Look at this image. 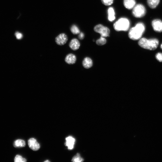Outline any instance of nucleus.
I'll list each match as a JSON object with an SVG mask.
<instances>
[{
	"instance_id": "nucleus-14",
	"label": "nucleus",
	"mask_w": 162,
	"mask_h": 162,
	"mask_svg": "<svg viewBox=\"0 0 162 162\" xmlns=\"http://www.w3.org/2000/svg\"><path fill=\"white\" fill-rule=\"evenodd\" d=\"M108 19L110 22L113 21L115 19V12L112 7H110L108 10Z\"/></svg>"
},
{
	"instance_id": "nucleus-15",
	"label": "nucleus",
	"mask_w": 162,
	"mask_h": 162,
	"mask_svg": "<svg viewBox=\"0 0 162 162\" xmlns=\"http://www.w3.org/2000/svg\"><path fill=\"white\" fill-rule=\"evenodd\" d=\"M160 0H148L147 3L149 7L154 9L156 8L160 2Z\"/></svg>"
},
{
	"instance_id": "nucleus-21",
	"label": "nucleus",
	"mask_w": 162,
	"mask_h": 162,
	"mask_svg": "<svg viewBox=\"0 0 162 162\" xmlns=\"http://www.w3.org/2000/svg\"><path fill=\"white\" fill-rule=\"evenodd\" d=\"M114 0H101L102 3L106 6H109L113 4Z\"/></svg>"
},
{
	"instance_id": "nucleus-18",
	"label": "nucleus",
	"mask_w": 162,
	"mask_h": 162,
	"mask_svg": "<svg viewBox=\"0 0 162 162\" xmlns=\"http://www.w3.org/2000/svg\"><path fill=\"white\" fill-rule=\"evenodd\" d=\"M107 42L106 40L104 37L101 36L100 38L98 39L96 41L97 45L99 46H102L105 44Z\"/></svg>"
},
{
	"instance_id": "nucleus-23",
	"label": "nucleus",
	"mask_w": 162,
	"mask_h": 162,
	"mask_svg": "<svg viewBox=\"0 0 162 162\" xmlns=\"http://www.w3.org/2000/svg\"><path fill=\"white\" fill-rule=\"evenodd\" d=\"M15 35L16 38L18 40H20L23 38V35L22 34L19 32H16L15 33Z\"/></svg>"
},
{
	"instance_id": "nucleus-25",
	"label": "nucleus",
	"mask_w": 162,
	"mask_h": 162,
	"mask_svg": "<svg viewBox=\"0 0 162 162\" xmlns=\"http://www.w3.org/2000/svg\"><path fill=\"white\" fill-rule=\"evenodd\" d=\"M44 162H50V161H49L48 160H46V161H45Z\"/></svg>"
},
{
	"instance_id": "nucleus-10",
	"label": "nucleus",
	"mask_w": 162,
	"mask_h": 162,
	"mask_svg": "<svg viewBox=\"0 0 162 162\" xmlns=\"http://www.w3.org/2000/svg\"><path fill=\"white\" fill-rule=\"evenodd\" d=\"M66 140V145L68 147V149L70 150L73 149L75 143V139L72 136H70L67 137Z\"/></svg>"
},
{
	"instance_id": "nucleus-17",
	"label": "nucleus",
	"mask_w": 162,
	"mask_h": 162,
	"mask_svg": "<svg viewBox=\"0 0 162 162\" xmlns=\"http://www.w3.org/2000/svg\"><path fill=\"white\" fill-rule=\"evenodd\" d=\"M84 159L81 157L80 154L79 153H77L73 158L72 159V161L73 162H83Z\"/></svg>"
},
{
	"instance_id": "nucleus-24",
	"label": "nucleus",
	"mask_w": 162,
	"mask_h": 162,
	"mask_svg": "<svg viewBox=\"0 0 162 162\" xmlns=\"http://www.w3.org/2000/svg\"><path fill=\"white\" fill-rule=\"evenodd\" d=\"M79 39L80 40H83L84 38V35L82 32L80 33L78 36Z\"/></svg>"
},
{
	"instance_id": "nucleus-5",
	"label": "nucleus",
	"mask_w": 162,
	"mask_h": 162,
	"mask_svg": "<svg viewBox=\"0 0 162 162\" xmlns=\"http://www.w3.org/2000/svg\"><path fill=\"white\" fill-rule=\"evenodd\" d=\"M94 30L95 32L100 34L102 37H106L109 36L110 29L102 24L97 25L94 28Z\"/></svg>"
},
{
	"instance_id": "nucleus-22",
	"label": "nucleus",
	"mask_w": 162,
	"mask_h": 162,
	"mask_svg": "<svg viewBox=\"0 0 162 162\" xmlns=\"http://www.w3.org/2000/svg\"><path fill=\"white\" fill-rule=\"evenodd\" d=\"M155 58L159 62H162V53H159L155 55Z\"/></svg>"
},
{
	"instance_id": "nucleus-19",
	"label": "nucleus",
	"mask_w": 162,
	"mask_h": 162,
	"mask_svg": "<svg viewBox=\"0 0 162 162\" xmlns=\"http://www.w3.org/2000/svg\"><path fill=\"white\" fill-rule=\"evenodd\" d=\"M71 31L72 33L74 35L78 34L80 33L79 29L75 25H73L71 27Z\"/></svg>"
},
{
	"instance_id": "nucleus-12",
	"label": "nucleus",
	"mask_w": 162,
	"mask_h": 162,
	"mask_svg": "<svg viewBox=\"0 0 162 162\" xmlns=\"http://www.w3.org/2000/svg\"><path fill=\"white\" fill-rule=\"evenodd\" d=\"M123 3L126 8L131 9L135 7L136 2L135 0H124Z\"/></svg>"
},
{
	"instance_id": "nucleus-6",
	"label": "nucleus",
	"mask_w": 162,
	"mask_h": 162,
	"mask_svg": "<svg viewBox=\"0 0 162 162\" xmlns=\"http://www.w3.org/2000/svg\"><path fill=\"white\" fill-rule=\"evenodd\" d=\"M68 40V36L65 33H61L56 37L55 42L59 46H63L66 44Z\"/></svg>"
},
{
	"instance_id": "nucleus-4",
	"label": "nucleus",
	"mask_w": 162,
	"mask_h": 162,
	"mask_svg": "<svg viewBox=\"0 0 162 162\" xmlns=\"http://www.w3.org/2000/svg\"><path fill=\"white\" fill-rule=\"evenodd\" d=\"M146 13V9L144 5L142 4L137 5L133 9L132 14L135 17H142L145 15Z\"/></svg>"
},
{
	"instance_id": "nucleus-26",
	"label": "nucleus",
	"mask_w": 162,
	"mask_h": 162,
	"mask_svg": "<svg viewBox=\"0 0 162 162\" xmlns=\"http://www.w3.org/2000/svg\"><path fill=\"white\" fill-rule=\"evenodd\" d=\"M161 49L162 50V44H161Z\"/></svg>"
},
{
	"instance_id": "nucleus-9",
	"label": "nucleus",
	"mask_w": 162,
	"mask_h": 162,
	"mask_svg": "<svg viewBox=\"0 0 162 162\" xmlns=\"http://www.w3.org/2000/svg\"><path fill=\"white\" fill-rule=\"evenodd\" d=\"M65 60L66 63L71 65L76 63L77 58L75 55L72 54H70L66 56Z\"/></svg>"
},
{
	"instance_id": "nucleus-11",
	"label": "nucleus",
	"mask_w": 162,
	"mask_h": 162,
	"mask_svg": "<svg viewBox=\"0 0 162 162\" xmlns=\"http://www.w3.org/2000/svg\"><path fill=\"white\" fill-rule=\"evenodd\" d=\"M69 46L73 50L76 51L79 49L80 46V44L78 39H73L70 41Z\"/></svg>"
},
{
	"instance_id": "nucleus-7",
	"label": "nucleus",
	"mask_w": 162,
	"mask_h": 162,
	"mask_svg": "<svg viewBox=\"0 0 162 162\" xmlns=\"http://www.w3.org/2000/svg\"><path fill=\"white\" fill-rule=\"evenodd\" d=\"M152 25L155 32L158 33L162 32V22L161 20L156 19L153 20Z\"/></svg>"
},
{
	"instance_id": "nucleus-2",
	"label": "nucleus",
	"mask_w": 162,
	"mask_h": 162,
	"mask_svg": "<svg viewBox=\"0 0 162 162\" xmlns=\"http://www.w3.org/2000/svg\"><path fill=\"white\" fill-rule=\"evenodd\" d=\"M138 44L139 45L143 48L153 51L158 47L159 41L157 39H147L143 38L139 40Z\"/></svg>"
},
{
	"instance_id": "nucleus-3",
	"label": "nucleus",
	"mask_w": 162,
	"mask_h": 162,
	"mask_svg": "<svg viewBox=\"0 0 162 162\" xmlns=\"http://www.w3.org/2000/svg\"><path fill=\"white\" fill-rule=\"evenodd\" d=\"M130 26V21L126 18H120L114 25V28L117 31H126L129 30Z\"/></svg>"
},
{
	"instance_id": "nucleus-16",
	"label": "nucleus",
	"mask_w": 162,
	"mask_h": 162,
	"mask_svg": "<svg viewBox=\"0 0 162 162\" xmlns=\"http://www.w3.org/2000/svg\"><path fill=\"white\" fill-rule=\"evenodd\" d=\"M13 145L15 147H22L25 146L26 143L23 140L18 139L14 142Z\"/></svg>"
},
{
	"instance_id": "nucleus-20",
	"label": "nucleus",
	"mask_w": 162,
	"mask_h": 162,
	"mask_svg": "<svg viewBox=\"0 0 162 162\" xmlns=\"http://www.w3.org/2000/svg\"><path fill=\"white\" fill-rule=\"evenodd\" d=\"M15 162H26L27 160L26 159L23 158L20 155H17L16 156L14 159Z\"/></svg>"
},
{
	"instance_id": "nucleus-8",
	"label": "nucleus",
	"mask_w": 162,
	"mask_h": 162,
	"mask_svg": "<svg viewBox=\"0 0 162 162\" xmlns=\"http://www.w3.org/2000/svg\"><path fill=\"white\" fill-rule=\"evenodd\" d=\"M29 147L34 151H38L40 148V145L36 140L33 138L29 139L28 141Z\"/></svg>"
},
{
	"instance_id": "nucleus-1",
	"label": "nucleus",
	"mask_w": 162,
	"mask_h": 162,
	"mask_svg": "<svg viewBox=\"0 0 162 162\" xmlns=\"http://www.w3.org/2000/svg\"><path fill=\"white\" fill-rule=\"evenodd\" d=\"M145 27L142 23H137L135 27L131 28L129 31L128 36L130 39L137 40L140 39L145 32Z\"/></svg>"
},
{
	"instance_id": "nucleus-13",
	"label": "nucleus",
	"mask_w": 162,
	"mask_h": 162,
	"mask_svg": "<svg viewBox=\"0 0 162 162\" xmlns=\"http://www.w3.org/2000/svg\"><path fill=\"white\" fill-rule=\"evenodd\" d=\"M82 65L84 68H86V69H89L92 66V61L90 58L86 57L83 60L82 62Z\"/></svg>"
}]
</instances>
